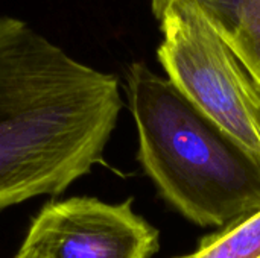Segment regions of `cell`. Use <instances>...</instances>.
<instances>
[{"mask_svg":"<svg viewBox=\"0 0 260 258\" xmlns=\"http://www.w3.org/2000/svg\"><path fill=\"white\" fill-rule=\"evenodd\" d=\"M137 160L160 196L200 227L260 210V160L143 62L125 71Z\"/></svg>","mask_w":260,"mask_h":258,"instance_id":"2","label":"cell"},{"mask_svg":"<svg viewBox=\"0 0 260 258\" xmlns=\"http://www.w3.org/2000/svg\"><path fill=\"white\" fill-rule=\"evenodd\" d=\"M168 79L260 160V90L195 0H151Z\"/></svg>","mask_w":260,"mask_h":258,"instance_id":"3","label":"cell"},{"mask_svg":"<svg viewBox=\"0 0 260 258\" xmlns=\"http://www.w3.org/2000/svg\"><path fill=\"white\" fill-rule=\"evenodd\" d=\"M14 258H43L41 255H38V254H35V252H32V251H29V249H24V248H21L20 246V249H18V252H17V255Z\"/></svg>","mask_w":260,"mask_h":258,"instance_id":"6","label":"cell"},{"mask_svg":"<svg viewBox=\"0 0 260 258\" xmlns=\"http://www.w3.org/2000/svg\"><path fill=\"white\" fill-rule=\"evenodd\" d=\"M171 258H260V210L204 236L195 251Z\"/></svg>","mask_w":260,"mask_h":258,"instance_id":"5","label":"cell"},{"mask_svg":"<svg viewBox=\"0 0 260 258\" xmlns=\"http://www.w3.org/2000/svg\"><path fill=\"white\" fill-rule=\"evenodd\" d=\"M21 248L43 258H152L160 234L134 213L133 199L91 196L50 201L32 219Z\"/></svg>","mask_w":260,"mask_h":258,"instance_id":"4","label":"cell"},{"mask_svg":"<svg viewBox=\"0 0 260 258\" xmlns=\"http://www.w3.org/2000/svg\"><path fill=\"white\" fill-rule=\"evenodd\" d=\"M122 106L114 75L0 17V210L62 195L104 164Z\"/></svg>","mask_w":260,"mask_h":258,"instance_id":"1","label":"cell"}]
</instances>
